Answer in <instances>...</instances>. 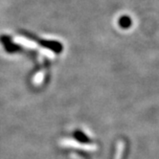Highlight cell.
I'll use <instances>...</instances> for the list:
<instances>
[{
  "mask_svg": "<svg viewBox=\"0 0 159 159\" xmlns=\"http://www.w3.org/2000/svg\"><path fill=\"white\" fill-rule=\"evenodd\" d=\"M39 44H40L42 47H44L45 49H48L56 54H60L62 52L63 50V46L62 44L59 41L56 40H48V39H39V40L37 41Z\"/></svg>",
  "mask_w": 159,
  "mask_h": 159,
  "instance_id": "1",
  "label": "cell"
},
{
  "mask_svg": "<svg viewBox=\"0 0 159 159\" xmlns=\"http://www.w3.org/2000/svg\"><path fill=\"white\" fill-rule=\"evenodd\" d=\"M73 136L78 142L82 143V144H88V143H90V141H91V140H90V138L84 132H83L82 130H80V129L75 130L74 133H73Z\"/></svg>",
  "mask_w": 159,
  "mask_h": 159,
  "instance_id": "2",
  "label": "cell"
},
{
  "mask_svg": "<svg viewBox=\"0 0 159 159\" xmlns=\"http://www.w3.org/2000/svg\"><path fill=\"white\" fill-rule=\"evenodd\" d=\"M4 48H5L6 52H8V53H16V52H20L22 50V47L20 45H17L13 42H10V43L4 45Z\"/></svg>",
  "mask_w": 159,
  "mask_h": 159,
  "instance_id": "3",
  "label": "cell"
},
{
  "mask_svg": "<svg viewBox=\"0 0 159 159\" xmlns=\"http://www.w3.org/2000/svg\"><path fill=\"white\" fill-rule=\"evenodd\" d=\"M131 23H132V21H131L130 17L128 16H123L119 19V25L123 29H128V28H129L131 26Z\"/></svg>",
  "mask_w": 159,
  "mask_h": 159,
  "instance_id": "4",
  "label": "cell"
},
{
  "mask_svg": "<svg viewBox=\"0 0 159 159\" xmlns=\"http://www.w3.org/2000/svg\"><path fill=\"white\" fill-rule=\"evenodd\" d=\"M0 42L3 43V45H6L10 42H12V38L9 36H1L0 37Z\"/></svg>",
  "mask_w": 159,
  "mask_h": 159,
  "instance_id": "5",
  "label": "cell"
}]
</instances>
